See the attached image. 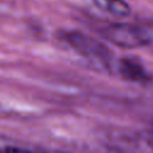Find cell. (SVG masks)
<instances>
[{"instance_id": "cell-1", "label": "cell", "mask_w": 153, "mask_h": 153, "mask_svg": "<svg viewBox=\"0 0 153 153\" xmlns=\"http://www.w3.org/2000/svg\"><path fill=\"white\" fill-rule=\"evenodd\" d=\"M59 37L96 68L108 71L111 67L112 51L102 41L78 30L61 31L59 32Z\"/></svg>"}, {"instance_id": "cell-4", "label": "cell", "mask_w": 153, "mask_h": 153, "mask_svg": "<svg viewBox=\"0 0 153 153\" xmlns=\"http://www.w3.org/2000/svg\"><path fill=\"white\" fill-rule=\"evenodd\" d=\"M114 141L115 147L123 153H153V131L124 134Z\"/></svg>"}, {"instance_id": "cell-5", "label": "cell", "mask_w": 153, "mask_h": 153, "mask_svg": "<svg viewBox=\"0 0 153 153\" xmlns=\"http://www.w3.org/2000/svg\"><path fill=\"white\" fill-rule=\"evenodd\" d=\"M93 2L115 17H127L130 14V6L124 0H93Z\"/></svg>"}, {"instance_id": "cell-8", "label": "cell", "mask_w": 153, "mask_h": 153, "mask_svg": "<svg viewBox=\"0 0 153 153\" xmlns=\"http://www.w3.org/2000/svg\"><path fill=\"white\" fill-rule=\"evenodd\" d=\"M0 153H1V152H0Z\"/></svg>"}, {"instance_id": "cell-7", "label": "cell", "mask_w": 153, "mask_h": 153, "mask_svg": "<svg viewBox=\"0 0 153 153\" xmlns=\"http://www.w3.org/2000/svg\"><path fill=\"white\" fill-rule=\"evenodd\" d=\"M4 153H31L29 151H25V149H20V148H7Z\"/></svg>"}, {"instance_id": "cell-3", "label": "cell", "mask_w": 153, "mask_h": 153, "mask_svg": "<svg viewBox=\"0 0 153 153\" xmlns=\"http://www.w3.org/2000/svg\"><path fill=\"white\" fill-rule=\"evenodd\" d=\"M116 68L118 74L127 81L137 82L141 85H151L153 82V75L135 56L121 57L116 63Z\"/></svg>"}, {"instance_id": "cell-2", "label": "cell", "mask_w": 153, "mask_h": 153, "mask_svg": "<svg viewBox=\"0 0 153 153\" xmlns=\"http://www.w3.org/2000/svg\"><path fill=\"white\" fill-rule=\"evenodd\" d=\"M103 36L112 44L121 48H140L151 45L149 35L143 25L129 23H114L102 30Z\"/></svg>"}, {"instance_id": "cell-6", "label": "cell", "mask_w": 153, "mask_h": 153, "mask_svg": "<svg viewBox=\"0 0 153 153\" xmlns=\"http://www.w3.org/2000/svg\"><path fill=\"white\" fill-rule=\"evenodd\" d=\"M143 26L146 27V30H147V32H148V35H149L151 44H153V22H151V23H148L147 25H143Z\"/></svg>"}]
</instances>
